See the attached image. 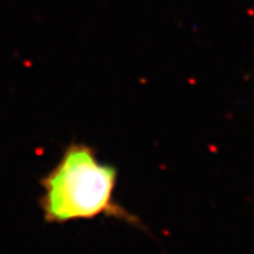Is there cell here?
<instances>
[{
  "mask_svg": "<svg viewBox=\"0 0 254 254\" xmlns=\"http://www.w3.org/2000/svg\"><path fill=\"white\" fill-rule=\"evenodd\" d=\"M40 185V209L48 223L109 217L142 227L139 218L116 201L118 169L102 163L87 143H70Z\"/></svg>",
  "mask_w": 254,
  "mask_h": 254,
  "instance_id": "6da1fadb",
  "label": "cell"
}]
</instances>
